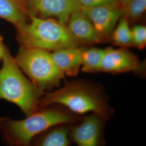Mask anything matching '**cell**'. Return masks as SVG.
<instances>
[{"label": "cell", "instance_id": "cell-1", "mask_svg": "<svg viewBox=\"0 0 146 146\" xmlns=\"http://www.w3.org/2000/svg\"><path fill=\"white\" fill-rule=\"evenodd\" d=\"M52 104L62 105L76 114L93 112L105 120H110L113 113L102 88L84 80L66 82L61 88L44 93L39 100L40 109Z\"/></svg>", "mask_w": 146, "mask_h": 146}, {"label": "cell", "instance_id": "cell-2", "mask_svg": "<svg viewBox=\"0 0 146 146\" xmlns=\"http://www.w3.org/2000/svg\"><path fill=\"white\" fill-rule=\"evenodd\" d=\"M72 113L61 108L48 106L23 120L0 118V128L10 144L28 146L34 138L54 125L77 122L80 117Z\"/></svg>", "mask_w": 146, "mask_h": 146}, {"label": "cell", "instance_id": "cell-3", "mask_svg": "<svg viewBox=\"0 0 146 146\" xmlns=\"http://www.w3.org/2000/svg\"><path fill=\"white\" fill-rule=\"evenodd\" d=\"M30 22L16 27L17 40L21 47L55 51L78 47L80 42L73 36L66 24L54 18L29 14Z\"/></svg>", "mask_w": 146, "mask_h": 146}, {"label": "cell", "instance_id": "cell-4", "mask_svg": "<svg viewBox=\"0 0 146 146\" xmlns=\"http://www.w3.org/2000/svg\"><path fill=\"white\" fill-rule=\"evenodd\" d=\"M2 60L3 66L0 70V99L17 105L26 116L40 110L39 100L44 92L23 74L7 47Z\"/></svg>", "mask_w": 146, "mask_h": 146}, {"label": "cell", "instance_id": "cell-5", "mask_svg": "<svg viewBox=\"0 0 146 146\" xmlns=\"http://www.w3.org/2000/svg\"><path fill=\"white\" fill-rule=\"evenodd\" d=\"M15 58L21 70L43 92L58 87L64 74L52 60L51 52L36 48L21 47Z\"/></svg>", "mask_w": 146, "mask_h": 146}, {"label": "cell", "instance_id": "cell-6", "mask_svg": "<svg viewBox=\"0 0 146 146\" xmlns=\"http://www.w3.org/2000/svg\"><path fill=\"white\" fill-rule=\"evenodd\" d=\"M25 6L28 15L55 17L66 25L71 15L81 8L79 0H27Z\"/></svg>", "mask_w": 146, "mask_h": 146}, {"label": "cell", "instance_id": "cell-7", "mask_svg": "<svg viewBox=\"0 0 146 146\" xmlns=\"http://www.w3.org/2000/svg\"><path fill=\"white\" fill-rule=\"evenodd\" d=\"M80 11L90 19L102 41L110 38L117 22L125 15L124 9L120 5L81 6Z\"/></svg>", "mask_w": 146, "mask_h": 146}, {"label": "cell", "instance_id": "cell-8", "mask_svg": "<svg viewBox=\"0 0 146 146\" xmlns=\"http://www.w3.org/2000/svg\"><path fill=\"white\" fill-rule=\"evenodd\" d=\"M104 122L102 116L93 113L70 128V138L79 146H100L103 141Z\"/></svg>", "mask_w": 146, "mask_h": 146}, {"label": "cell", "instance_id": "cell-9", "mask_svg": "<svg viewBox=\"0 0 146 146\" xmlns=\"http://www.w3.org/2000/svg\"><path fill=\"white\" fill-rule=\"evenodd\" d=\"M140 66L137 56L127 48L114 49L108 47L104 49L101 64V72L120 74L136 71Z\"/></svg>", "mask_w": 146, "mask_h": 146}, {"label": "cell", "instance_id": "cell-10", "mask_svg": "<svg viewBox=\"0 0 146 146\" xmlns=\"http://www.w3.org/2000/svg\"><path fill=\"white\" fill-rule=\"evenodd\" d=\"M66 26L80 44L98 43L102 42L92 22L80 11L73 13Z\"/></svg>", "mask_w": 146, "mask_h": 146}, {"label": "cell", "instance_id": "cell-11", "mask_svg": "<svg viewBox=\"0 0 146 146\" xmlns=\"http://www.w3.org/2000/svg\"><path fill=\"white\" fill-rule=\"evenodd\" d=\"M51 55L58 68L64 74L76 77L81 66L79 47H69L53 51Z\"/></svg>", "mask_w": 146, "mask_h": 146}, {"label": "cell", "instance_id": "cell-12", "mask_svg": "<svg viewBox=\"0 0 146 146\" xmlns=\"http://www.w3.org/2000/svg\"><path fill=\"white\" fill-rule=\"evenodd\" d=\"M68 124L54 125L49 128L33 141L35 145L41 146H68L70 145V126Z\"/></svg>", "mask_w": 146, "mask_h": 146}, {"label": "cell", "instance_id": "cell-13", "mask_svg": "<svg viewBox=\"0 0 146 146\" xmlns=\"http://www.w3.org/2000/svg\"><path fill=\"white\" fill-rule=\"evenodd\" d=\"M28 15L25 3L20 0H0V18L16 27L26 22Z\"/></svg>", "mask_w": 146, "mask_h": 146}, {"label": "cell", "instance_id": "cell-14", "mask_svg": "<svg viewBox=\"0 0 146 146\" xmlns=\"http://www.w3.org/2000/svg\"><path fill=\"white\" fill-rule=\"evenodd\" d=\"M83 72L96 73L101 72V64L104 49L96 47L79 48Z\"/></svg>", "mask_w": 146, "mask_h": 146}, {"label": "cell", "instance_id": "cell-15", "mask_svg": "<svg viewBox=\"0 0 146 146\" xmlns=\"http://www.w3.org/2000/svg\"><path fill=\"white\" fill-rule=\"evenodd\" d=\"M110 38L115 44L120 47L133 46L131 29L129 25V21L125 16L120 19L119 23L111 33Z\"/></svg>", "mask_w": 146, "mask_h": 146}, {"label": "cell", "instance_id": "cell-16", "mask_svg": "<svg viewBox=\"0 0 146 146\" xmlns=\"http://www.w3.org/2000/svg\"><path fill=\"white\" fill-rule=\"evenodd\" d=\"M124 16L129 21H135L141 17L146 9V0H128L123 5Z\"/></svg>", "mask_w": 146, "mask_h": 146}, {"label": "cell", "instance_id": "cell-17", "mask_svg": "<svg viewBox=\"0 0 146 146\" xmlns=\"http://www.w3.org/2000/svg\"><path fill=\"white\" fill-rule=\"evenodd\" d=\"M133 46L139 49H143L146 46V27L137 25L131 29Z\"/></svg>", "mask_w": 146, "mask_h": 146}, {"label": "cell", "instance_id": "cell-18", "mask_svg": "<svg viewBox=\"0 0 146 146\" xmlns=\"http://www.w3.org/2000/svg\"><path fill=\"white\" fill-rule=\"evenodd\" d=\"M79 2L81 6L87 7L121 4L119 0H79Z\"/></svg>", "mask_w": 146, "mask_h": 146}, {"label": "cell", "instance_id": "cell-19", "mask_svg": "<svg viewBox=\"0 0 146 146\" xmlns=\"http://www.w3.org/2000/svg\"><path fill=\"white\" fill-rule=\"evenodd\" d=\"M5 45L3 44V38L2 36L0 35V61L2 60L3 53L5 52Z\"/></svg>", "mask_w": 146, "mask_h": 146}, {"label": "cell", "instance_id": "cell-20", "mask_svg": "<svg viewBox=\"0 0 146 146\" xmlns=\"http://www.w3.org/2000/svg\"><path fill=\"white\" fill-rule=\"evenodd\" d=\"M128 1V0H119V2H120V3L122 5H123L125 3Z\"/></svg>", "mask_w": 146, "mask_h": 146}, {"label": "cell", "instance_id": "cell-21", "mask_svg": "<svg viewBox=\"0 0 146 146\" xmlns=\"http://www.w3.org/2000/svg\"><path fill=\"white\" fill-rule=\"evenodd\" d=\"M20 1H21L22 2H23V3H25V2H26V1L27 0H20Z\"/></svg>", "mask_w": 146, "mask_h": 146}]
</instances>
